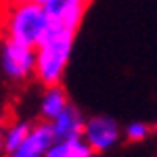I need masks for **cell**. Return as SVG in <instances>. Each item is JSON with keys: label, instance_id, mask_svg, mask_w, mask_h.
I'll use <instances>...</instances> for the list:
<instances>
[{"label": "cell", "instance_id": "obj_10", "mask_svg": "<svg viewBox=\"0 0 157 157\" xmlns=\"http://www.w3.org/2000/svg\"><path fill=\"white\" fill-rule=\"evenodd\" d=\"M149 136V126L145 121H130L126 126V138L132 143H140Z\"/></svg>", "mask_w": 157, "mask_h": 157}, {"label": "cell", "instance_id": "obj_3", "mask_svg": "<svg viewBox=\"0 0 157 157\" xmlns=\"http://www.w3.org/2000/svg\"><path fill=\"white\" fill-rule=\"evenodd\" d=\"M0 69L11 82H23L36 75V48L4 38L0 44Z\"/></svg>", "mask_w": 157, "mask_h": 157}, {"label": "cell", "instance_id": "obj_2", "mask_svg": "<svg viewBox=\"0 0 157 157\" xmlns=\"http://www.w3.org/2000/svg\"><path fill=\"white\" fill-rule=\"evenodd\" d=\"M75 34L78 32L50 23L48 34L36 48V78L44 86L61 84L71 57Z\"/></svg>", "mask_w": 157, "mask_h": 157}, {"label": "cell", "instance_id": "obj_1", "mask_svg": "<svg viewBox=\"0 0 157 157\" xmlns=\"http://www.w3.org/2000/svg\"><path fill=\"white\" fill-rule=\"evenodd\" d=\"M0 29L4 38L38 48L50 29V17L42 2L4 4Z\"/></svg>", "mask_w": 157, "mask_h": 157}, {"label": "cell", "instance_id": "obj_9", "mask_svg": "<svg viewBox=\"0 0 157 157\" xmlns=\"http://www.w3.org/2000/svg\"><path fill=\"white\" fill-rule=\"evenodd\" d=\"M32 128H34V126H32L29 121H17V124H13L9 130H4V151H6V153H13V151L29 136Z\"/></svg>", "mask_w": 157, "mask_h": 157}, {"label": "cell", "instance_id": "obj_8", "mask_svg": "<svg viewBox=\"0 0 157 157\" xmlns=\"http://www.w3.org/2000/svg\"><path fill=\"white\" fill-rule=\"evenodd\" d=\"M69 107V101H67V94L65 90L61 88V84L57 86H46L44 94H42V101H40V113L46 121H52L61 111Z\"/></svg>", "mask_w": 157, "mask_h": 157}, {"label": "cell", "instance_id": "obj_7", "mask_svg": "<svg viewBox=\"0 0 157 157\" xmlns=\"http://www.w3.org/2000/svg\"><path fill=\"white\" fill-rule=\"evenodd\" d=\"M50 126H52V132L57 136V140H67V138L82 136L84 134L86 120L78 109L69 105L65 111H61L59 115L50 121Z\"/></svg>", "mask_w": 157, "mask_h": 157}, {"label": "cell", "instance_id": "obj_5", "mask_svg": "<svg viewBox=\"0 0 157 157\" xmlns=\"http://www.w3.org/2000/svg\"><path fill=\"white\" fill-rule=\"evenodd\" d=\"M44 9L50 17V23L78 32V27L84 19L88 0H44Z\"/></svg>", "mask_w": 157, "mask_h": 157}, {"label": "cell", "instance_id": "obj_11", "mask_svg": "<svg viewBox=\"0 0 157 157\" xmlns=\"http://www.w3.org/2000/svg\"><path fill=\"white\" fill-rule=\"evenodd\" d=\"M17 2H44V0H2V4H17Z\"/></svg>", "mask_w": 157, "mask_h": 157}, {"label": "cell", "instance_id": "obj_12", "mask_svg": "<svg viewBox=\"0 0 157 157\" xmlns=\"http://www.w3.org/2000/svg\"><path fill=\"white\" fill-rule=\"evenodd\" d=\"M0 151H4V132H2V113H0Z\"/></svg>", "mask_w": 157, "mask_h": 157}, {"label": "cell", "instance_id": "obj_6", "mask_svg": "<svg viewBox=\"0 0 157 157\" xmlns=\"http://www.w3.org/2000/svg\"><path fill=\"white\" fill-rule=\"evenodd\" d=\"M55 140H57V136L52 132V126H50V121L44 120L42 124L32 128L29 136L13 153H9V157H46Z\"/></svg>", "mask_w": 157, "mask_h": 157}, {"label": "cell", "instance_id": "obj_4", "mask_svg": "<svg viewBox=\"0 0 157 157\" xmlns=\"http://www.w3.org/2000/svg\"><path fill=\"white\" fill-rule=\"evenodd\" d=\"M82 136L88 140V145L97 153H105L111 147L117 145V140H120V124L113 117H109V115H94V117L86 120Z\"/></svg>", "mask_w": 157, "mask_h": 157}]
</instances>
